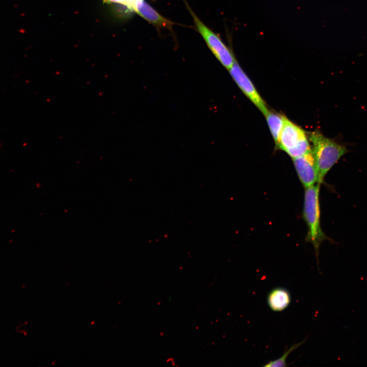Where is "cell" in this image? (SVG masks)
<instances>
[{
    "label": "cell",
    "mask_w": 367,
    "mask_h": 367,
    "mask_svg": "<svg viewBox=\"0 0 367 367\" xmlns=\"http://www.w3.org/2000/svg\"><path fill=\"white\" fill-rule=\"evenodd\" d=\"M291 302L290 292L282 287L271 290L267 296V303L270 308L275 312H281L288 307Z\"/></svg>",
    "instance_id": "ba28073f"
},
{
    "label": "cell",
    "mask_w": 367,
    "mask_h": 367,
    "mask_svg": "<svg viewBox=\"0 0 367 367\" xmlns=\"http://www.w3.org/2000/svg\"><path fill=\"white\" fill-rule=\"evenodd\" d=\"M107 3H115L125 6L127 8L133 10V6L136 0H103Z\"/></svg>",
    "instance_id": "8fae6325"
},
{
    "label": "cell",
    "mask_w": 367,
    "mask_h": 367,
    "mask_svg": "<svg viewBox=\"0 0 367 367\" xmlns=\"http://www.w3.org/2000/svg\"><path fill=\"white\" fill-rule=\"evenodd\" d=\"M187 8L193 17L197 30L208 48L222 65L229 70L235 62L231 51L216 34L198 18L188 6Z\"/></svg>",
    "instance_id": "277c9868"
},
{
    "label": "cell",
    "mask_w": 367,
    "mask_h": 367,
    "mask_svg": "<svg viewBox=\"0 0 367 367\" xmlns=\"http://www.w3.org/2000/svg\"><path fill=\"white\" fill-rule=\"evenodd\" d=\"M265 116L276 147L283 125L285 116L269 110Z\"/></svg>",
    "instance_id": "9c48e42d"
},
{
    "label": "cell",
    "mask_w": 367,
    "mask_h": 367,
    "mask_svg": "<svg viewBox=\"0 0 367 367\" xmlns=\"http://www.w3.org/2000/svg\"><path fill=\"white\" fill-rule=\"evenodd\" d=\"M292 160L299 179L304 189L319 184L317 169L311 150Z\"/></svg>",
    "instance_id": "8992f818"
},
{
    "label": "cell",
    "mask_w": 367,
    "mask_h": 367,
    "mask_svg": "<svg viewBox=\"0 0 367 367\" xmlns=\"http://www.w3.org/2000/svg\"><path fill=\"white\" fill-rule=\"evenodd\" d=\"M305 339L303 341L299 342L298 343H295L293 344L289 349H286L282 355L278 358V359L269 361L267 362L264 366L266 367H271V366H287L286 359L287 356L294 350H296L300 346H301L305 342Z\"/></svg>",
    "instance_id": "30bf717a"
},
{
    "label": "cell",
    "mask_w": 367,
    "mask_h": 367,
    "mask_svg": "<svg viewBox=\"0 0 367 367\" xmlns=\"http://www.w3.org/2000/svg\"><path fill=\"white\" fill-rule=\"evenodd\" d=\"M228 70L241 90L265 116L269 110L266 103L236 61Z\"/></svg>",
    "instance_id": "5b68a950"
},
{
    "label": "cell",
    "mask_w": 367,
    "mask_h": 367,
    "mask_svg": "<svg viewBox=\"0 0 367 367\" xmlns=\"http://www.w3.org/2000/svg\"><path fill=\"white\" fill-rule=\"evenodd\" d=\"M320 186L318 183L305 188L303 208V218L307 227L306 241L313 246L317 259L320 247L327 239L321 226Z\"/></svg>",
    "instance_id": "7a4b0ae2"
},
{
    "label": "cell",
    "mask_w": 367,
    "mask_h": 367,
    "mask_svg": "<svg viewBox=\"0 0 367 367\" xmlns=\"http://www.w3.org/2000/svg\"><path fill=\"white\" fill-rule=\"evenodd\" d=\"M133 11L156 28L171 30L174 23L166 18L144 0H136Z\"/></svg>",
    "instance_id": "52a82bcc"
},
{
    "label": "cell",
    "mask_w": 367,
    "mask_h": 367,
    "mask_svg": "<svg viewBox=\"0 0 367 367\" xmlns=\"http://www.w3.org/2000/svg\"><path fill=\"white\" fill-rule=\"evenodd\" d=\"M309 143L306 132L285 116L277 149L283 151L293 159L310 151Z\"/></svg>",
    "instance_id": "3957f363"
},
{
    "label": "cell",
    "mask_w": 367,
    "mask_h": 367,
    "mask_svg": "<svg viewBox=\"0 0 367 367\" xmlns=\"http://www.w3.org/2000/svg\"><path fill=\"white\" fill-rule=\"evenodd\" d=\"M308 138L316 165L319 184L321 185L330 169L349 150L318 130L310 133Z\"/></svg>",
    "instance_id": "6da1fadb"
}]
</instances>
